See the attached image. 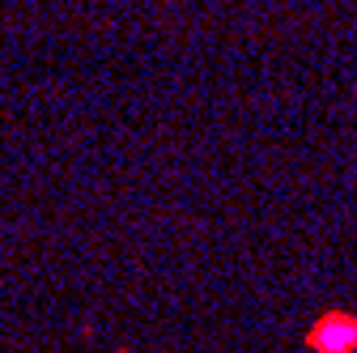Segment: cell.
<instances>
[{
  "label": "cell",
  "instance_id": "obj_1",
  "mask_svg": "<svg viewBox=\"0 0 357 353\" xmlns=\"http://www.w3.org/2000/svg\"><path fill=\"white\" fill-rule=\"evenodd\" d=\"M306 345L315 353H353L357 349V320L344 311H328L324 320L310 324Z\"/></svg>",
  "mask_w": 357,
  "mask_h": 353
}]
</instances>
